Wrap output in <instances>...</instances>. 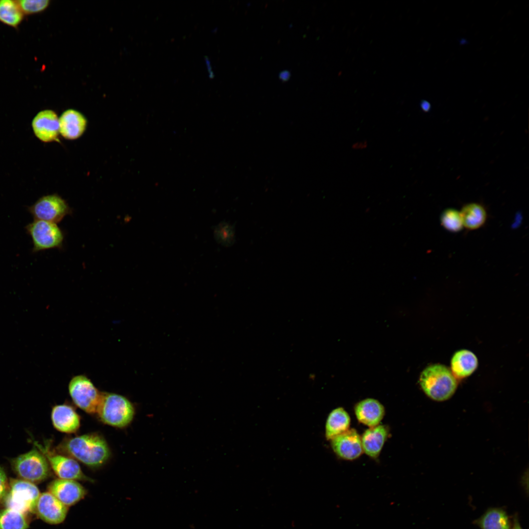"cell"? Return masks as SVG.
Listing matches in <instances>:
<instances>
[{
	"label": "cell",
	"mask_w": 529,
	"mask_h": 529,
	"mask_svg": "<svg viewBox=\"0 0 529 529\" xmlns=\"http://www.w3.org/2000/svg\"><path fill=\"white\" fill-rule=\"evenodd\" d=\"M478 364V359L473 352L467 350H460L456 352L452 358V372L456 378H464L471 375L477 368Z\"/></svg>",
	"instance_id": "cell-19"
},
{
	"label": "cell",
	"mask_w": 529,
	"mask_h": 529,
	"mask_svg": "<svg viewBox=\"0 0 529 529\" xmlns=\"http://www.w3.org/2000/svg\"><path fill=\"white\" fill-rule=\"evenodd\" d=\"M463 227L476 230L483 226L487 218L484 207L480 204L471 203L465 205L460 211Z\"/></svg>",
	"instance_id": "cell-21"
},
{
	"label": "cell",
	"mask_w": 529,
	"mask_h": 529,
	"mask_svg": "<svg viewBox=\"0 0 529 529\" xmlns=\"http://www.w3.org/2000/svg\"><path fill=\"white\" fill-rule=\"evenodd\" d=\"M280 78H281V79H282L283 80H287V79H288V78H289V72H288L287 71H286V72H282V73H281L280 74Z\"/></svg>",
	"instance_id": "cell-30"
},
{
	"label": "cell",
	"mask_w": 529,
	"mask_h": 529,
	"mask_svg": "<svg viewBox=\"0 0 529 529\" xmlns=\"http://www.w3.org/2000/svg\"><path fill=\"white\" fill-rule=\"evenodd\" d=\"M23 17L24 13L18 1L0 0V21L1 23L15 27L22 22Z\"/></svg>",
	"instance_id": "cell-22"
},
{
	"label": "cell",
	"mask_w": 529,
	"mask_h": 529,
	"mask_svg": "<svg viewBox=\"0 0 529 529\" xmlns=\"http://www.w3.org/2000/svg\"><path fill=\"white\" fill-rule=\"evenodd\" d=\"M440 222L442 226L450 232H458L463 227L460 211L454 208L446 209L442 212Z\"/></svg>",
	"instance_id": "cell-24"
},
{
	"label": "cell",
	"mask_w": 529,
	"mask_h": 529,
	"mask_svg": "<svg viewBox=\"0 0 529 529\" xmlns=\"http://www.w3.org/2000/svg\"><path fill=\"white\" fill-rule=\"evenodd\" d=\"M100 420L113 427L122 428L133 419L135 409L124 396L113 393H102L96 411Z\"/></svg>",
	"instance_id": "cell-3"
},
{
	"label": "cell",
	"mask_w": 529,
	"mask_h": 529,
	"mask_svg": "<svg viewBox=\"0 0 529 529\" xmlns=\"http://www.w3.org/2000/svg\"><path fill=\"white\" fill-rule=\"evenodd\" d=\"M46 457L56 475L62 479L89 480L82 472L77 462L63 455L50 454L46 452Z\"/></svg>",
	"instance_id": "cell-14"
},
{
	"label": "cell",
	"mask_w": 529,
	"mask_h": 529,
	"mask_svg": "<svg viewBox=\"0 0 529 529\" xmlns=\"http://www.w3.org/2000/svg\"><path fill=\"white\" fill-rule=\"evenodd\" d=\"M48 0H21L18 4L24 14H32L46 9L49 5Z\"/></svg>",
	"instance_id": "cell-26"
},
{
	"label": "cell",
	"mask_w": 529,
	"mask_h": 529,
	"mask_svg": "<svg viewBox=\"0 0 529 529\" xmlns=\"http://www.w3.org/2000/svg\"><path fill=\"white\" fill-rule=\"evenodd\" d=\"M8 488L6 475L3 469L0 466V501L5 497Z\"/></svg>",
	"instance_id": "cell-27"
},
{
	"label": "cell",
	"mask_w": 529,
	"mask_h": 529,
	"mask_svg": "<svg viewBox=\"0 0 529 529\" xmlns=\"http://www.w3.org/2000/svg\"><path fill=\"white\" fill-rule=\"evenodd\" d=\"M62 447L71 457L92 467L101 466L110 455L105 439L94 433L70 438L63 443Z\"/></svg>",
	"instance_id": "cell-1"
},
{
	"label": "cell",
	"mask_w": 529,
	"mask_h": 529,
	"mask_svg": "<svg viewBox=\"0 0 529 529\" xmlns=\"http://www.w3.org/2000/svg\"><path fill=\"white\" fill-rule=\"evenodd\" d=\"M388 433L387 427L382 425L367 429L361 436L363 452L370 457L377 458L387 439Z\"/></svg>",
	"instance_id": "cell-17"
},
{
	"label": "cell",
	"mask_w": 529,
	"mask_h": 529,
	"mask_svg": "<svg viewBox=\"0 0 529 529\" xmlns=\"http://www.w3.org/2000/svg\"><path fill=\"white\" fill-rule=\"evenodd\" d=\"M28 211L34 219L56 224L72 213L67 201L56 193L42 196L28 207Z\"/></svg>",
	"instance_id": "cell-7"
},
{
	"label": "cell",
	"mask_w": 529,
	"mask_h": 529,
	"mask_svg": "<svg viewBox=\"0 0 529 529\" xmlns=\"http://www.w3.org/2000/svg\"><path fill=\"white\" fill-rule=\"evenodd\" d=\"M421 107L423 111L427 112L430 110L431 105L429 102L423 101L421 103Z\"/></svg>",
	"instance_id": "cell-29"
},
{
	"label": "cell",
	"mask_w": 529,
	"mask_h": 529,
	"mask_svg": "<svg viewBox=\"0 0 529 529\" xmlns=\"http://www.w3.org/2000/svg\"><path fill=\"white\" fill-rule=\"evenodd\" d=\"M331 441L334 452L341 458L354 460L363 453L361 436L355 429H348Z\"/></svg>",
	"instance_id": "cell-11"
},
{
	"label": "cell",
	"mask_w": 529,
	"mask_h": 529,
	"mask_svg": "<svg viewBox=\"0 0 529 529\" xmlns=\"http://www.w3.org/2000/svg\"><path fill=\"white\" fill-rule=\"evenodd\" d=\"M69 391L74 403L89 413H96L102 393L91 381L84 375H78L71 380Z\"/></svg>",
	"instance_id": "cell-8"
},
{
	"label": "cell",
	"mask_w": 529,
	"mask_h": 529,
	"mask_svg": "<svg viewBox=\"0 0 529 529\" xmlns=\"http://www.w3.org/2000/svg\"><path fill=\"white\" fill-rule=\"evenodd\" d=\"M419 383L424 393L431 399L443 401L449 399L457 388V381L445 365L435 364L426 368L420 375Z\"/></svg>",
	"instance_id": "cell-2"
},
{
	"label": "cell",
	"mask_w": 529,
	"mask_h": 529,
	"mask_svg": "<svg viewBox=\"0 0 529 529\" xmlns=\"http://www.w3.org/2000/svg\"><path fill=\"white\" fill-rule=\"evenodd\" d=\"M32 239L34 252L61 248L64 236L56 223L34 219L25 226Z\"/></svg>",
	"instance_id": "cell-6"
},
{
	"label": "cell",
	"mask_w": 529,
	"mask_h": 529,
	"mask_svg": "<svg viewBox=\"0 0 529 529\" xmlns=\"http://www.w3.org/2000/svg\"><path fill=\"white\" fill-rule=\"evenodd\" d=\"M35 136L44 143L60 142L59 117L52 110L41 111L32 121Z\"/></svg>",
	"instance_id": "cell-9"
},
{
	"label": "cell",
	"mask_w": 529,
	"mask_h": 529,
	"mask_svg": "<svg viewBox=\"0 0 529 529\" xmlns=\"http://www.w3.org/2000/svg\"><path fill=\"white\" fill-rule=\"evenodd\" d=\"M68 510V506L51 493L46 492L40 494L35 512L45 522L56 525L64 521Z\"/></svg>",
	"instance_id": "cell-10"
},
{
	"label": "cell",
	"mask_w": 529,
	"mask_h": 529,
	"mask_svg": "<svg viewBox=\"0 0 529 529\" xmlns=\"http://www.w3.org/2000/svg\"><path fill=\"white\" fill-rule=\"evenodd\" d=\"M28 526L25 514L7 507L0 510V529H27Z\"/></svg>",
	"instance_id": "cell-23"
},
{
	"label": "cell",
	"mask_w": 529,
	"mask_h": 529,
	"mask_svg": "<svg viewBox=\"0 0 529 529\" xmlns=\"http://www.w3.org/2000/svg\"><path fill=\"white\" fill-rule=\"evenodd\" d=\"M358 420L369 427L379 425L384 417L385 408L377 400L367 398L358 402L354 408Z\"/></svg>",
	"instance_id": "cell-15"
},
{
	"label": "cell",
	"mask_w": 529,
	"mask_h": 529,
	"mask_svg": "<svg viewBox=\"0 0 529 529\" xmlns=\"http://www.w3.org/2000/svg\"><path fill=\"white\" fill-rule=\"evenodd\" d=\"M60 135L65 139L75 140L86 130L88 120L79 111L72 109L65 110L59 118Z\"/></svg>",
	"instance_id": "cell-13"
},
{
	"label": "cell",
	"mask_w": 529,
	"mask_h": 529,
	"mask_svg": "<svg viewBox=\"0 0 529 529\" xmlns=\"http://www.w3.org/2000/svg\"><path fill=\"white\" fill-rule=\"evenodd\" d=\"M350 423V417L343 408L335 409L329 413L326 421V438L331 440L346 431L349 428Z\"/></svg>",
	"instance_id": "cell-20"
},
{
	"label": "cell",
	"mask_w": 529,
	"mask_h": 529,
	"mask_svg": "<svg viewBox=\"0 0 529 529\" xmlns=\"http://www.w3.org/2000/svg\"><path fill=\"white\" fill-rule=\"evenodd\" d=\"M511 529H523L520 525L518 517H514L513 525H512Z\"/></svg>",
	"instance_id": "cell-28"
},
{
	"label": "cell",
	"mask_w": 529,
	"mask_h": 529,
	"mask_svg": "<svg viewBox=\"0 0 529 529\" xmlns=\"http://www.w3.org/2000/svg\"><path fill=\"white\" fill-rule=\"evenodd\" d=\"M474 523L481 529H511L512 523L507 512L500 507H490Z\"/></svg>",
	"instance_id": "cell-18"
},
{
	"label": "cell",
	"mask_w": 529,
	"mask_h": 529,
	"mask_svg": "<svg viewBox=\"0 0 529 529\" xmlns=\"http://www.w3.org/2000/svg\"><path fill=\"white\" fill-rule=\"evenodd\" d=\"M8 490L4 497L7 508L25 514L35 512L41 494L34 483L22 479H10Z\"/></svg>",
	"instance_id": "cell-4"
},
{
	"label": "cell",
	"mask_w": 529,
	"mask_h": 529,
	"mask_svg": "<svg viewBox=\"0 0 529 529\" xmlns=\"http://www.w3.org/2000/svg\"><path fill=\"white\" fill-rule=\"evenodd\" d=\"M12 465L22 480L32 483L44 481L49 474L47 457L36 449L17 457L13 460Z\"/></svg>",
	"instance_id": "cell-5"
},
{
	"label": "cell",
	"mask_w": 529,
	"mask_h": 529,
	"mask_svg": "<svg viewBox=\"0 0 529 529\" xmlns=\"http://www.w3.org/2000/svg\"><path fill=\"white\" fill-rule=\"evenodd\" d=\"M215 240L225 246H230L235 242L234 228L229 223L223 221L216 226L214 229Z\"/></svg>",
	"instance_id": "cell-25"
},
{
	"label": "cell",
	"mask_w": 529,
	"mask_h": 529,
	"mask_svg": "<svg viewBox=\"0 0 529 529\" xmlns=\"http://www.w3.org/2000/svg\"><path fill=\"white\" fill-rule=\"evenodd\" d=\"M51 417L54 428L63 433H74L80 425L79 416L72 407L68 405H59L54 407Z\"/></svg>",
	"instance_id": "cell-16"
},
{
	"label": "cell",
	"mask_w": 529,
	"mask_h": 529,
	"mask_svg": "<svg viewBox=\"0 0 529 529\" xmlns=\"http://www.w3.org/2000/svg\"><path fill=\"white\" fill-rule=\"evenodd\" d=\"M48 492L67 506L75 505L86 495L85 488L76 481L58 479L49 484Z\"/></svg>",
	"instance_id": "cell-12"
}]
</instances>
